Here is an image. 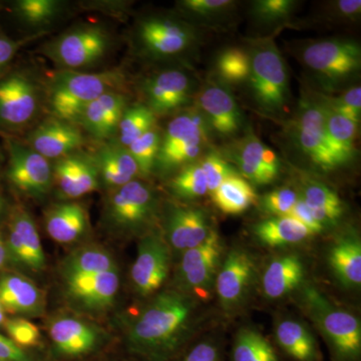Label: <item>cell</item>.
<instances>
[{
  "instance_id": "91938a15",
  "label": "cell",
  "mask_w": 361,
  "mask_h": 361,
  "mask_svg": "<svg viewBox=\"0 0 361 361\" xmlns=\"http://www.w3.org/2000/svg\"><path fill=\"white\" fill-rule=\"evenodd\" d=\"M0 361H2V360H0Z\"/></svg>"
},
{
  "instance_id": "9a60e30c",
  "label": "cell",
  "mask_w": 361,
  "mask_h": 361,
  "mask_svg": "<svg viewBox=\"0 0 361 361\" xmlns=\"http://www.w3.org/2000/svg\"><path fill=\"white\" fill-rule=\"evenodd\" d=\"M303 61L323 78L341 80L360 70L361 49L360 44L351 40H320L304 49Z\"/></svg>"
},
{
  "instance_id": "d590c367",
  "label": "cell",
  "mask_w": 361,
  "mask_h": 361,
  "mask_svg": "<svg viewBox=\"0 0 361 361\" xmlns=\"http://www.w3.org/2000/svg\"><path fill=\"white\" fill-rule=\"evenodd\" d=\"M255 200L256 193L253 187L237 174L226 179L213 192L214 203L227 215H239L245 212Z\"/></svg>"
},
{
  "instance_id": "30bf717a",
  "label": "cell",
  "mask_w": 361,
  "mask_h": 361,
  "mask_svg": "<svg viewBox=\"0 0 361 361\" xmlns=\"http://www.w3.org/2000/svg\"><path fill=\"white\" fill-rule=\"evenodd\" d=\"M66 305L75 314L97 317L115 306L120 291L118 270L61 278Z\"/></svg>"
},
{
  "instance_id": "ffe728a7",
  "label": "cell",
  "mask_w": 361,
  "mask_h": 361,
  "mask_svg": "<svg viewBox=\"0 0 361 361\" xmlns=\"http://www.w3.org/2000/svg\"><path fill=\"white\" fill-rule=\"evenodd\" d=\"M254 263L245 251L235 249L228 254L216 276V291L226 310L238 307L253 281Z\"/></svg>"
},
{
  "instance_id": "484cf974",
  "label": "cell",
  "mask_w": 361,
  "mask_h": 361,
  "mask_svg": "<svg viewBox=\"0 0 361 361\" xmlns=\"http://www.w3.org/2000/svg\"><path fill=\"white\" fill-rule=\"evenodd\" d=\"M201 113L221 135H234L241 127L242 116L231 92L218 85L202 90L199 96Z\"/></svg>"
},
{
  "instance_id": "6da1fadb",
  "label": "cell",
  "mask_w": 361,
  "mask_h": 361,
  "mask_svg": "<svg viewBox=\"0 0 361 361\" xmlns=\"http://www.w3.org/2000/svg\"><path fill=\"white\" fill-rule=\"evenodd\" d=\"M195 310L185 292H160L123 329L121 348L135 361H174L187 348Z\"/></svg>"
},
{
  "instance_id": "3957f363",
  "label": "cell",
  "mask_w": 361,
  "mask_h": 361,
  "mask_svg": "<svg viewBox=\"0 0 361 361\" xmlns=\"http://www.w3.org/2000/svg\"><path fill=\"white\" fill-rule=\"evenodd\" d=\"M123 84L125 75L118 70L56 71L47 90L51 116L77 125L85 104L108 92H122Z\"/></svg>"
},
{
  "instance_id": "c3c4849f",
  "label": "cell",
  "mask_w": 361,
  "mask_h": 361,
  "mask_svg": "<svg viewBox=\"0 0 361 361\" xmlns=\"http://www.w3.org/2000/svg\"><path fill=\"white\" fill-rule=\"evenodd\" d=\"M329 106L332 110L337 111V113L348 116L350 120L360 123L361 113V87L358 85V87L348 90V92H344L341 97L332 99Z\"/></svg>"
},
{
  "instance_id": "1f68e13d",
  "label": "cell",
  "mask_w": 361,
  "mask_h": 361,
  "mask_svg": "<svg viewBox=\"0 0 361 361\" xmlns=\"http://www.w3.org/2000/svg\"><path fill=\"white\" fill-rule=\"evenodd\" d=\"M304 266L300 258L287 255L275 259L263 275V291L268 298H281L301 284Z\"/></svg>"
},
{
  "instance_id": "8992f818",
  "label": "cell",
  "mask_w": 361,
  "mask_h": 361,
  "mask_svg": "<svg viewBox=\"0 0 361 361\" xmlns=\"http://www.w3.org/2000/svg\"><path fill=\"white\" fill-rule=\"evenodd\" d=\"M111 45V35L104 28L82 25L49 40L42 54L61 70L84 71L101 63Z\"/></svg>"
},
{
  "instance_id": "277c9868",
  "label": "cell",
  "mask_w": 361,
  "mask_h": 361,
  "mask_svg": "<svg viewBox=\"0 0 361 361\" xmlns=\"http://www.w3.org/2000/svg\"><path fill=\"white\" fill-rule=\"evenodd\" d=\"M304 310L327 342L331 361L361 360V325L353 313L336 306L315 287H304Z\"/></svg>"
},
{
  "instance_id": "681fc988",
  "label": "cell",
  "mask_w": 361,
  "mask_h": 361,
  "mask_svg": "<svg viewBox=\"0 0 361 361\" xmlns=\"http://www.w3.org/2000/svg\"><path fill=\"white\" fill-rule=\"evenodd\" d=\"M0 360L49 361L44 353L27 350V349L20 348L1 332H0Z\"/></svg>"
},
{
  "instance_id": "816d5d0a",
  "label": "cell",
  "mask_w": 361,
  "mask_h": 361,
  "mask_svg": "<svg viewBox=\"0 0 361 361\" xmlns=\"http://www.w3.org/2000/svg\"><path fill=\"white\" fill-rule=\"evenodd\" d=\"M231 4L229 0H185L180 6L197 16H209L221 13Z\"/></svg>"
},
{
  "instance_id": "ac0fdd59",
  "label": "cell",
  "mask_w": 361,
  "mask_h": 361,
  "mask_svg": "<svg viewBox=\"0 0 361 361\" xmlns=\"http://www.w3.org/2000/svg\"><path fill=\"white\" fill-rule=\"evenodd\" d=\"M297 137L305 155L317 167L330 171L341 166L329 144L322 104H303L297 121Z\"/></svg>"
},
{
  "instance_id": "4dcf8cb0",
  "label": "cell",
  "mask_w": 361,
  "mask_h": 361,
  "mask_svg": "<svg viewBox=\"0 0 361 361\" xmlns=\"http://www.w3.org/2000/svg\"><path fill=\"white\" fill-rule=\"evenodd\" d=\"M118 270L111 252L99 244L78 247L68 253L59 264L61 278L96 274Z\"/></svg>"
},
{
  "instance_id": "7c38bea8",
  "label": "cell",
  "mask_w": 361,
  "mask_h": 361,
  "mask_svg": "<svg viewBox=\"0 0 361 361\" xmlns=\"http://www.w3.org/2000/svg\"><path fill=\"white\" fill-rule=\"evenodd\" d=\"M171 248L163 235L149 231L142 235L130 278L133 289L140 297H149L158 292L169 276Z\"/></svg>"
},
{
  "instance_id": "8d00e7d4",
  "label": "cell",
  "mask_w": 361,
  "mask_h": 361,
  "mask_svg": "<svg viewBox=\"0 0 361 361\" xmlns=\"http://www.w3.org/2000/svg\"><path fill=\"white\" fill-rule=\"evenodd\" d=\"M301 200L310 208L315 219L325 227L334 224L343 214V203L338 195L322 183H311L304 189Z\"/></svg>"
},
{
  "instance_id": "9c48e42d",
  "label": "cell",
  "mask_w": 361,
  "mask_h": 361,
  "mask_svg": "<svg viewBox=\"0 0 361 361\" xmlns=\"http://www.w3.org/2000/svg\"><path fill=\"white\" fill-rule=\"evenodd\" d=\"M249 80L261 108L268 111L284 108L288 96V75L274 42H263L252 52Z\"/></svg>"
},
{
  "instance_id": "d6a6232c",
  "label": "cell",
  "mask_w": 361,
  "mask_h": 361,
  "mask_svg": "<svg viewBox=\"0 0 361 361\" xmlns=\"http://www.w3.org/2000/svg\"><path fill=\"white\" fill-rule=\"evenodd\" d=\"M14 16L21 25L44 33L47 27L56 23L66 13V2L59 0H18L13 4Z\"/></svg>"
},
{
  "instance_id": "74e56055",
  "label": "cell",
  "mask_w": 361,
  "mask_h": 361,
  "mask_svg": "<svg viewBox=\"0 0 361 361\" xmlns=\"http://www.w3.org/2000/svg\"><path fill=\"white\" fill-rule=\"evenodd\" d=\"M231 361H282L267 338L256 330H240L235 337L231 350Z\"/></svg>"
},
{
  "instance_id": "4316f807",
  "label": "cell",
  "mask_w": 361,
  "mask_h": 361,
  "mask_svg": "<svg viewBox=\"0 0 361 361\" xmlns=\"http://www.w3.org/2000/svg\"><path fill=\"white\" fill-rule=\"evenodd\" d=\"M207 123L201 111H184L175 116L168 123L165 134L161 137L156 166L176 152L193 145L204 144L208 137Z\"/></svg>"
},
{
  "instance_id": "b9f144b4",
  "label": "cell",
  "mask_w": 361,
  "mask_h": 361,
  "mask_svg": "<svg viewBox=\"0 0 361 361\" xmlns=\"http://www.w3.org/2000/svg\"><path fill=\"white\" fill-rule=\"evenodd\" d=\"M2 330L7 337L20 348L45 353V343L42 341V332L27 318L18 316L7 317Z\"/></svg>"
},
{
  "instance_id": "2e32d148",
  "label": "cell",
  "mask_w": 361,
  "mask_h": 361,
  "mask_svg": "<svg viewBox=\"0 0 361 361\" xmlns=\"http://www.w3.org/2000/svg\"><path fill=\"white\" fill-rule=\"evenodd\" d=\"M25 144L47 160L54 161L80 151L85 144V137L75 123L51 116L30 130Z\"/></svg>"
},
{
  "instance_id": "52a82bcc",
  "label": "cell",
  "mask_w": 361,
  "mask_h": 361,
  "mask_svg": "<svg viewBox=\"0 0 361 361\" xmlns=\"http://www.w3.org/2000/svg\"><path fill=\"white\" fill-rule=\"evenodd\" d=\"M2 229L8 253L9 269L37 275L47 268V258L39 229L30 211L20 205L11 206Z\"/></svg>"
},
{
  "instance_id": "5b68a950",
  "label": "cell",
  "mask_w": 361,
  "mask_h": 361,
  "mask_svg": "<svg viewBox=\"0 0 361 361\" xmlns=\"http://www.w3.org/2000/svg\"><path fill=\"white\" fill-rule=\"evenodd\" d=\"M158 202L153 190L135 179L108 191L102 211V224L115 238H129L148 233L155 220Z\"/></svg>"
},
{
  "instance_id": "f35d334b",
  "label": "cell",
  "mask_w": 361,
  "mask_h": 361,
  "mask_svg": "<svg viewBox=\"0 0 361 361\" xmlns=\"http://www.w3.org/2000/svg\"><path fill=\"white\" fill-rule=\"evenodd\" d=\"M155 123L156 115L146 104L128 106L118 123L116 141L128 148L135 140L153 129Z\"/></svg>"
},
{
  "instance_id": "ee69618b",
  "label": "cell",
  "mask_w": 361,
  "mask_h": 361,
  "mask_svg": "<svg viewBox=\"0 0 361 361\" xmlns=\"http://www.w3.org/2000/svg\"><path fill=\"white\" fill-rule=\"evenodd\" d=\"M200 165L205 174L208 191L212 193L226 179L236 174L234 169L216 153L207 155Z\"/></svg>"
},
{
  "instance_id": "9f6ffc18",
  "label": "cell",
  "mask_w": 361,
  "mask_h": 361,
  "mask_svg": "<svg viewBox=\"0 0 361 361\" xmlns=\"http://www.w3.org/2000/svg\"><path fill=\"white\" fill-rule=\"evenodd\" d=\"M9 269L8 253H7L6 239L4 231L0 228V273Z\"/></svg>"
},
{
  "instance_id": "e0dca14e",
  "label": "cell",
  "mask_w": 361,
  "mask_h": 361,
  "mask_svg": "<svg viewBox=\"0 0 361 361\" xmlns=\"http://www.w3.org/2000/svg\"><path fill=\"white\" fill-rule=\"evenodd\" d=\"M0 303L6 314L42 317L47 310V295L27 275L7 269L0 273Z\"/></svg>"
},
{
  "instance_id": "7402d4cb",
  "label": "cell",
  "mask_w": 361,
  "mask_h": 361,
  "mask_svg": "<svg viewBox=\"0 0 361 361\" xmlns=\"http://www.w3.org/2000/svg\"><path fill=\"white\" fill-rule=\"evenodd\" d=\"M191 89V80L183 71H161L145 82L146 106L155 115L172 113L189 102Z\"/></svg>"
},
{
  "instance_id": "7a4b0ae2",
  "label": "cell",
  "mask_w": 361,
  "mask_h": 361,
  "mask_svg": "<svg viewBox=\"0 0 361 361\" xmlns=\"http://www.w3.org/2000/svg\"><path fill=\"white\" fill-rule=\"evenodd\" d=\"M49 361H89L115 348L116 338L108 329L85 316L58 313L45 326Z\"/></svg>"
},
{
  "instance_id": "5bb4252c",
  "label": "cell",
  "mask_w": 361,
  "mask_h": 361,
  "mask_svg": "<svg viewBox=\"0 0 361 361\" xmlns=\"http://www.w3.org/2000/svg\"><path fill=\"white\" fill-rule=\"evenodd\" d=\"M222 251L219 235L212 231L200 245L184 252L176 275L183 292L206 295L217 276Z\"/></svg>"
},
{
  "instance_id": "11a10c76",
  "label": "cell",
  "mask_w": 361,
  "mask_h": 361,
  "mask_svg": "<svg viewBox=\"0 0 361 361\" xmlns=\"http://www.w3.org/2000/svg\"><path fill=\"white\" fill-rule=\"evenodd\" d=\"M89 361H135L133 360L132 357H130L125 351L123 350L122 348L118 349V350H115V348L111 349V350L108 351V353H104L103 355L97 356V357L94 358V360Z\"/></svg>"
},
{
  "instance_id": "db71d44e",
  "label": "cell",
  "mask_w": 361,
  "mask_h": 361,
  "mask_svg": "<svg viewBox=\"0 0 361 361\" xmlns=\"http://www.w3.org/2000/svg\"><path fill=\"white\" fill-rule=\"evenodd\" d=\"M337 11L341 16L355 18L361 11L360 0H341L337 2Z\"/></svg>"
},
{
  "instance_id": "603a6c76",
  "label": "cell",
  "mask_w": 361,
  "mask_h": 361,
  "mask_svg": "<svg viewBox=\"0 0 361 361\" xmlns=\"http://www.w3.org/2000/svg\"><path fill=\"white\" fill-rule=\"evenodd\" d=\"M44 227L49 238L56 243H78L90 232L89 212L80 202L59 201L45 210Z\"/></svg>"
},
{
  "instance_id": "ba28073f",
  "label": "cell",
  "mask_w": 361,
  "mask_h": 361,
  "mask_svg": "<svg viewBox=\"0 0 361 361\" xmlns=\"http://www.w3.org/2000/svg\"><path fill=\"white\" fill-rule=\"evenodd\" d=\"M8 160L6 179L14 191L25 198L44 200L52 190V161L25 142L7 137Z\"/></svg>"
},
{
  "instance_id": "680465c9",
  "label": "cell",
  "mask_w": 361,
  "mask_h": 361,
  "mask_svg": "<svg viewBox=\"0 0 361 361\" xmlns=\"http://www.w3.org/2000/svg\"><path fill=\"white\" fill-rule=\"evenodd\" d=\"M6 318V312L4 311V307H2L1 303H0V330H2V327H4Z\"/></svg>"
},
{
  "instance_id": "6f0895ef",
  "label": "cell",
  "mask_w": 361,
  "mask_h": 361,
  "mask_svg": "<svg viewBox=\"0 0 361 361\" xmlns=\"http://www.w3.org/2000/svg\"><path fill=\"white\" fill-rule=\"evenodd\" d=\"M9 209H11V206L7 202L6 195H4V186H2V176L0 174V224L6 220Z\"/></svg>"
},
{
  "instance_id": "f546056e",
  "label": "cell",
  "mask_w": 361,
  "mask_h": 361,
  "mask_svg": "<svg viewBox=\"0 0 361 361\" xmlns=\"http://www.w3.org/2000/svg\"><path fill=\"white\" fill-rule=\"evenodd\" d=\"M278 348L291 361H322L317 341L302 322L284 319L275 330Z\"/></svg>"
},
{
  "instance_id": "f907efd6",
  "label": "cell",
  "mask_w": 361,
  "mask_h": 361,
  "mask_svg": "<svg viewBox=\"0 0 361 361\" xmlns=\"http://www.w3.org/2000/svg\"><path fill=\"white\" fill-rule=\"evenodd\" d=\"M39 35H35L32 37H26L25 39H13L7 37L4 33L0 32V77L6 73V68L13 61L18 51L32 39L39 37Z\"/></svg>"
},
{
  "instance_id": "cb8c5ba5",
  "label": "cell",
  "mask_w": 361,
  "mask_h": 361,
  "mask_svg": "<svg viewBox=\"0 0 361 361\" xmlns=\"http://www.w3.org/2000/svg\"><path fill=\"white\" fill-rule=\"evenodd\" d=\"M139 39L147 52L154 56H171L186 49L192 35L186 26L166 18H152L142 21Z\"/></svg>"
},
{
  "instance_id": "bcb514c9",
  "label": "cell",
  "mask_w": 361,
  "mask_h": 361,
  "mask_svg": "<svg viewBox=\"0 0 361 361\" xmlns=\"http://www.w3.org/2000/svg\"><path fill=\"white\" fill-rule=\"evenodd\" d=\"M174 361H224V355L219 342L206 338L185 348Z\"/></svg>"
},
{
  "instance_id": "44dd1931",
  "label": "cell",
  "mask_w": 361,
  "mask_h": 361,
  "mask_svg": "<svg viewBox=\"0 0 361 361\" xmlns=\"http://www.w3.org/2000/svg\"><path fill=\"white\" fill-rule=\"evenodd\" d=\"M213 230L200 209L171 206L165 218V238L170 248L187 251L203 243Z\"/></svg>"
},
{
  "instance_id": "d4e9b609",
  "label": "cell",
  "mask_w": 361,
  "mask_h": 361,
  "mask_svg": "<svg viewBox=\"0 0 361 361\" xmlns=\"http://www.w3.org/2000/svg\"><path fill=\"white\" fill-rule=\"evenodd\" d=\"M99 170L101 186L111 191L137 179L139 168L129 149L116 140L103 142L92 154Z\"/></svg>"
},
{
  "instance_id": "f1b7e54d",
  "label": "cell",
  "mask_w": 361,
  "mask_h": 361,
  "mask_svg": "<svg viewBox=\"0 0 361 361\" xmlns=\"http://www.w3.org/2000/svg\"><path fill=\"white\" fill-rule=\"evenodd\" d=\"M329 263L334 276L346 288L361 284V243L357 235H342L330 248Z\"/></svg>"
},
{
  "instance_id": "d6986e66",
  "label": "cell",
  "mask_w": 361,
  "mask_h": 361,
  "mask_svg": "<svg viewBox=\"0 0 361 361\" xmlns=\"http://www.w3.org/2000/svg\"><path fill=\"white\" fill-rule=\"evenodd\" d=\"M128 104L123 92H111L85 104L77 126L97 142L115 139L118 123Z\"/></svg>"
},
{
  "instance_id": "836d02e7",
  "label": "cell",
  "mask_w": 361,
  "mask_h": 361,
  "mask_svg": "<svg viewBox=\"0 0 361 361\" xmlns=\"http://www.w3.org/2000/svg\"><path fill=\"white\" fill-rule=\"evenodd\" d=\"M254 234L263 244L280 247L300 243L312 236V233L291 216L272 217L259 223Z\"/></svg>"
},
{
  "instance_id": "83f0119b",
  "label": "cell",
  "mask_w": 361,
  "mask_h": 361,
  "mask_svg": "<svg viewBox=\"0 0 361 361\" xmlns=\"http://www.w3.org/2000/svg\"><path fill=\"white\" fill-rule=\"evenodd\" d=\"M236 158L242 175L254 184H269L279 174L276 154L254 135L247 137Z\"/></svg>"
},
{
  "instance_id": "7bdbcfd3",
  "label": "cell",
  "mask_w": 361,
  "mask_h": 361,
  "mask_svg": "<svg viewBox=\"0 0 361 361\" xmlns=\"http://www.w3.org/2000/svg\"><path fill=\"white\" fill-rule=\"evenodd\" d=\"M221 77L230 82H240L250 75V56L240 49H228L218 59Z\"/></svg>"
},
{
  "instance_id": "f5cc1de1",
  "label": "cell",
  "mask_w": 361,
  "mask_h": 361,
  "mask_svg": "<svg viewBox=\"0 0 361 361\" xmlns=\"http://www.w3.org/2000/svg\"><path fill=\"white\" fill-rule=\"evenodd\" d=\"M288 216H291L294 219L299 221L301 224L305 226L312 233V235L317 234V233H320L324 229V227L315 219L312 212L305 205V203L301 200V198H298Z\"/></svg>"
},
{
  "instance_id": "e575fe53",
  "label": "cell",
  "mask_w": 361,
  "mask_h": 361,
  "mask_svg": "<svg viewBox=\"0 0 361 361\" xmlns=\"http://www.w3.org/2000/svg\"><path fill=\"white\" fill-rule=\"evenodd\" d=\"M325 129L334 155L341 165L349 161L355 152V142L360 123L332 110L329 106H323Z\"/></svg>"
},
{
  "instance_id": "60d3db41",
  "label": "cell",
  "mask_w": 361,
  "mask_h": 361,
  "mask_svg": "<svg viewBox=\"0 0 361 361\" xmlns=\"http://www.w3.org/2000/svg\"><path fill=\"white\" fill-rule=\"evenodd\" d=\"M161 137L160 132L154 127L127 148L137 163L140 175L142 177H148L156 168L157 159L160 152Z\"/></svg>"
},
{
  "instance_id": "ab89813d",
  "label": "cell",
  "mask_w": 361,
  "mask_h": 361,
  "mask_svg": "<svg viewBox=\"0 0 361 361\" xmlns=\"http://www.w3.org/2000/svg\"><path fill=\"white\" fill-rule=\"evenodd\" d=\"M170 189L180 199L200 198L208 191V184L200 163L188 164L171 180Z\"/></svg>"
},
{
  "instance_id": "8fae6325",
  "label": "cell",
  "mask_w": 361,
  "mask_h": 361,
  "mask_svg": "<svg viewBox=\"0 0 361 361\" xmlns=\"http://www.w3.org/2000/svg\"><path fill=\"white\" fill-rule=\"evenodd\" d=\"M42 90L23 71H6L0 77V130L13 132L32 123L39 114Z\"/></svg>"
},
{
  "instance_id": "f6af8a7d",
  "label": "cell",
  "mask_w": 361,
  "mask_h": 361,
  "mask_svg": "<svg viewBox=\"0 0 361 361\" xmlns=\"http://www.w3.org/2000/svg\"><path fill=\"white\" fill-rule=\"evenodd\" d=\"M299 197L290 188L274 190L263 196L262 208L274 217L288 216Z\"/></svg>"
},
{
  "instance_id": "4fadbf2b",
  "label": "cell",
  "mask_w": 361,
  "mask_h": 361,
  "mask_svg": "<svg viewBox=\"0 0 361 361\" xmlns=\"http://www.w3.org/2000/svg\"><path fill=\"white\" fill-rule=\"evenodd\" d=\"M52 182L61 201H77L102 187L94 155L82 149L52 161Z\"/></svg>"
},
{
  "instance_id": "7dc6e473",
  "label": "cell",
  "mask_w": 361,
  "mask_h": 361,
  "mask_svg": "<svg viewBox=\"0 0 361 361\" xmlns=\"http://www.w3.org/2000/svg\"><path fill=\"white\" fill-rule=\"evenodd\" d=\"M294 6L292 0H259L254 2L253 13L260 20L273 23L288 18Z\"/></svg>"
}]
</instances>
